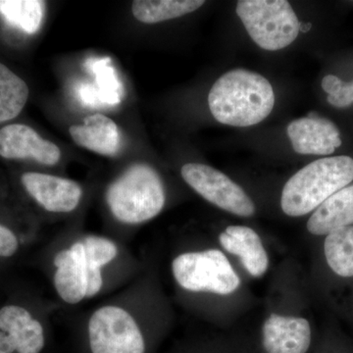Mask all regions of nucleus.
I'll return each instance as SVG.
<instances>
[{
    "instance_id": "1",
    "label": "nucleus",
    "mask_w": 353,
    "mask_h": 353,
    "mask_svg": "<svg viewBox=\"0 0 353 353\" xmlns=\"http://www.w3.org/2000/svg\"><path fill=\"white\" fill-rule=\"evenodd\" d=\"M275 104L273 87L267 79L245 69L220 77L208 94V105L221 124L250 127L268 117Z\"/></svg>"
},
{
    "instance_id": "2",
    "label": "nucleus",
    "mask_w": 353,
    "mask_h": 353,
    "mask_svg": "<svg viewBox=\"0 0 353 353\" xmlns=\"http://www.w3.org/2000/svg\"><path fill=\"white\" fill-rule=\"evenodd\" d=\"M352 181V157L316 160L290 176L283 189L281 208L290 217L308 214Z\"/></svg>"
},
{
    "instance_id": "3",
    "label": "nucleus",
    "mask_w": 353,
    "mask_h": 353,
    "mask_svg": "<svg viewBox=\"0 0 353 353\" xmlns=\"http://www.w3.org/2000/svg\"><path fill=\"white\" fill-rule=\"evenodd\" d=\"M161 178L152 167L134 164L109 185L106 201L114 217L139 224L157 217L165 204Z\"/></svg>"
},
{
    "instance_id": "4",
    "label": "nucleus",
    "mask_w": 353,
    "mask_h": 353,
    "mask_svg": "<svg viewBox=\"0 0 353 353\" xmlns=\"http://www.w3.org/2000/svg\"><path fill=\"white\" fill-rule=\"evenodd\" d=\"M236 14L262 50L276 51L296 41L301 22L287 0H241Z\"/></svg>"
},
{
    "instance_id": "5",
    "label": "nucleus",
    "mask_w": 353,
    "mask_h": 353,
    "mask_svg": "<svg viewBox=\"0 0 353 353\" xmlns=\"http://www.w3.org/2000/svg\"><path fill=\"white\" fill-rule=\"evenodd\" d=\"M172 273L183 290L228 296L240 287L241 280L226 255L218 250L185 252L172 262Z\"/></svg>"
},
{
    "instance_id": "6",
    "label": "nucleus",
    "mask_w": 353,
    "mask_h": 353,
    "mask_svg": "<svg viewBox=\"0 0 353 353\" xmlns=\"http://www.w3.org/2000/svg\"><path fill=\"white\" fill-rule=\"evenodd\" d=\"M92 353H145V341L138 323L120 306L95 310L88 321Z\"/></svg>"
},
{
    "instance_id": "7",
    "label": "nucleus",
    "mask_w": 353,
    "mask_h": 353,
    "mask_svg": "<svg viewBox=\"0 0 353 353\" xmlns=\"http://www.w3.org/2000/svg\"><path fill=\"white\" fill-rule=\"evenodd\" d=\"M181 173L190 188L217 208L241 217L254 214L252 199L222 172L205 164L188 163L183 165Z\"/></svg>"
},
{
    "instance_id": "8",
    "label": "nucleus",
    "mask_w": 353,
    "mask_h": 353,
    "mask_svg": "<svg viewBox=\"0 0 353 353\" xmlns=\"http://www.w3.org/2000/svg\"><path fill=\"white\" fill-rule=\"evenodd\" d=\"M57 272L53 284L58 296L65 303L77 304L87 299V285L102 277L101 269L88 266L82 241L55 255Z\"/></svg>"
},
{
    "instance_id": "9",
    "label": "nucleus",
    "mask_w": 353,
    "mask_h": 353,
    "mask_svg": "<svg viewBox=\"0 0 353 353\" xmlns=\"http://www.w3.org/2000/svg\"><path fill=\"white\" fill-rule=\"evenodd\" d=\"M26 192L48 212L69 213L75 210L83 196L81 185L69 179L27 172L21 176Z\"/></svg>"
},
{
    "instance_id": "10",
    "label": "nucleus",
    "mask_w": 353,
    "mask_h": 353,
    "mask_svg": "<svg viewBox=\"0 0 353 353\" xmlns=\"http://www.w3.org/2000/svg\"><path fill=\"white\" fill-rule=\"evenodd\" d=\"M261 345L264 353H307L312 345L310 323L273 313L262 327Z\"/></svg>"
},
{
    "instance_id": "11",
    "label": "nucleus",
    "mask_w": 353,
    "mask_h": 353,
    "mask_svg": "<svg viewBox=\"0 0 353 353\" xmlns=\"http://www.w3.org/2000/svg\"><path fill=\"white\" fill-rule=\"evenodd\" d=\"M287 132L294 152L299 154L329 155L341 145L338 127L316 112L292 121Z\"/></svg>"
},
{
    "instance_id": "12",
    "label": "nucleus",
    "mask_w": 353,
    "mask_h": 353,
    "mask_svg": "<svg viewBox=\"0 0 353 353\" xmlns=\"http://www.w3.org/2000/svg\"><path fill=\"white\" fill-rule=\"evenodd\" d=\"M0 157L7 159L34 160L44 165L57 164L61 152L55 143L41 138L32 128L11 124L0 130Z\"/></svg>"
},
{
    "instance_id": "13",
    "label": "nucleus",
    "mask_w": 353,
    "mask_h": 353,
    "mask_svg": "<svg viewBox=\"0 0 353 353\" xmlns=\"http://www.w3.org/2000/svg\"><path fill=\"white\" fill-rule=\"evenodd\" d=\"M219 243L226 252L241 259L246 272L254 278L266 273L268 254L261 239L254 230L245 226H229L219 236Z\"/></svg>"
},
{
    "instance_id": "14",
    "label": "nucleus",
    "mask_w": 353,
    "mask_h": 353,
    "mask_svg": "<svg viewBox=\"0 0 353 353\" xmlns=\"http://www.w3.org/2000/svg\"><path fill=\"white\" fill-rule=\"evenodd\" d=\"M69 132L77 145L105 157H116L122 146L119 128L102 114L88 116L82 125H73Z\"/></svg>"
},
{
    "instance_id": "15",
    "label": "nucleus",
    "mask_w": 353,
    "mask_h": 353,
    "mask_svg": "<svg viewBox=\"0 0 353 353\" xmlns=\"http://www.w3.org/2000/svg\"><path fill=\"white\" fill-rule=\"evenodd\" d=\"M353 225V185H348L319 206L307 222L309 233L325 236Z\"/></svg>"
},
{
    "instance_id": "16",
    "label": "nucleus",
    "mask_w": 353,
    "mask_h": 353,
    "mask_svg": "<svg viewBox=\"0 0 353 353\" xmlns=\"http://www.w3.org/2000/svg\"><path fill=\"white\" fill-rule=\"evenodd\" d=\"M323 250L330 270L336 277L353 279V225L327 234Z\"/></svg>"
},
{
    "instance_id": "17",
    "label": "nucleus",
    "mask_w": 353,
    "mask_h": 353,
    "mask_svg": "<svg viewBox=\"0 0 353 353\" xmlns=\"http://www.w3.org/2000/svg\"><path fill=\"white\" fill-rule=\"evenodd\" d=\"M204 3L203 0H137L132 11L139 22L157 24L194 12Z\"/></svg>"
},
{
    "instance_id": "18",
    "label": "nucleus",
    "mask_w": 353,
    "mask_h": 353,
    "mask_svg": "<svg viewBox=\"0 0 353 353\" xmlns=\"http://www.w3.org/2000/svg\"><path fill=\"white\" fill-rule=\"evenodd\" d=\"M29 97L27 83L0 63V123L17 117Z\"/></svg>"
},
{
    "instance_id": "19",
    "label": "nucleus",
    "mask_w": 353,
    "mask_h": 353,
    "mask_svg": "<svg viewBox=\"0 0 353 353\" xmlns=\"http://www.w3.org/2000/svg\"><path fill=\"white\" fill-rule=\"evenodd\" d=\"M43 10V2L38 0H0V15L8 24L27 34L39 31Z\"/></svg>"
},
{
    "instance_id": "20",
    "label": "nucleus",
    "mask_w": 353,
    "mask_h": 353,
    "mask_svg": "<svg viewBox=\"0 0 353 353\" xmlns=\"http://www.w3.org/2000/svg\"><path fill=\"white\" fill-rule=\"evenodd\" d=\"M7 334L18 353H41L46 343L43 325L37 319L24 328Z\"/></svg>"
},
{
    "instance_id": "21",
    "label": "nucleus",
    "mask_w": 353,
    "mask_h": 353,
    "mask_svg": "<svg viewBox=\"0 0 353 353\" xmlns=\"http://www.w3.org/2000/svg\"><path fill=\"white\" fill-rule=\"evenodd\" d=\"M88 266L101 269L117 256L115 243L101 236H88L82 241Z\"/></svg>"
},
{
    "instance_id": "22",
    "label": "nucleus",
    "mask_w": 353,
    "mask_h": 353,
    "mask_svg": "<svg viewBox=\"0 0 353 353\" xmlns=\"http://www.w3.org/2000/svg\"><path fill=\"white\" fill-rule=\"evenodd\" d=\"M32 313L19 304H6L0 308V331L13 333L34 320Z\"/></svg>"
},
{
    "instance_id": "23",
    "label": "nucleus",
    "mask_w": 353,
    "mask_h": 353,
    "mask_svg": "<svg viewBox=\"0 0 353 353\" xmlns=\"http://www.w3.org/2000/svg\"><path fill=\"white\" fill-rule=\"evenodd\" d=\"M20 243L12 230L0 224V259H10L19 250Z\"/></svg>"
},
{
    "instance_id": "24",
    "label": "nucleus",
    "mask_w": 353,
    "mask_h": 353,
    "mask_svg": "<svg viewBox=\"0 0 353 353\" xmlns=\"http://www.w3.org/2000/svg\"><path fill=\"white\" fill-rule=\"evenodd\" d=\"M329 103L334 108H345L353 103V81L350 83L341 82L340 87L333 94L328 95Z\"/></svg>"
},
{
    "instance_id": "25",
    "label": "nucleus",
    "mask_w": 353,
    "mask_h": 353,
    "mask_svg": "<svg viewBox=\"0 0 353 353\" xmlns=\"http://www.w3.org/2000/svg\"><path fill=\"white\" fill-rule=\"evenodd\" d=\"M341 82H343V81H341L340 78H338V77L328 75L324 77V79L322 80V88L329 95L333 94L334 90L340 87Z\"/></svg>"
},
{
    "instance_id": "26",
    "label": "nucleus",
    "mask_w": 353,
    "mask_h": 353,
    "mask_svg": "<svg viewBox=\"0 0 353 353\" xmlns=\"http://www.w3.org/2000/svg\"><path fill=\"white\" fill-rule=\"evenodd\" d=\"M15 352V347L8 334L0 331V353H14Z\"/></svg>"
},
{
    "instance_id": "27",
    "label": "nucleus",
    "mask_w": 353,
    "mask_h": 353,
    "mask_svg": "<svg viewBox=\"0 0 353 353\" xmlns=\"http://www.w3.org/2000/svg\"><path fill=\"white\" fill-rule=\"evenodd\" d=\"M323 352L325 353H353V350H352V348H347V347H329L323 350Z\"/></svg>"
},
{
    "instance_id": "28",
    "label": "nucleus",
    "mask_w": 353,
    "mask_h": 353,
    "mask_svg": "<svg viewBox=\"0 0 353 353\" xmlns=\"http://www.w3.org/2000/svg\"><path fill=\"white\" fill-rule=\"evenodd\" d=\"M310 29H311V24L310 23H308V24H301V26H299V32H307L309 31H310Z\"/></svg>"
}]
</instances>
